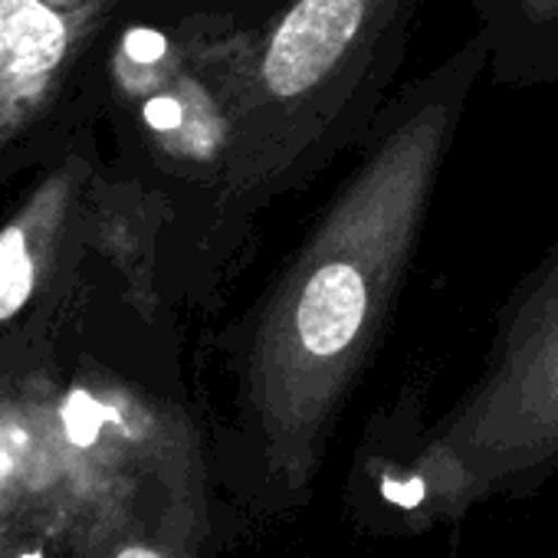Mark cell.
<instances>
[{"mask_svg":"<svg viewBox=\"0 0 558 558\" xmlns=\"http://www.w3.org/2000/svg\"><path fill=\"white\" fill-rule=\"evenodd\" d=\"M486 70L489 47L473 31L388 99L352 171L246 316L240 401L266 473L287 489L316 476L329 430L391 323Z\"/></svg>","mask_w":558,"mask_h":558,"instance_id":"1","label":"cell"},{"mask_svg":"<svg viewBox=\"0 0 558 558\" xmlns=\"http://www.w3.org/2000/svg\"><path fill=\"white\" fill-rule=\"evenodd\" d=\"M421 0H293L259 31L217 197L233 230L359 148L395 96Z\"/></svg>","mask_w":558,"mask_h":558,"instance_id":"2","label":"cell"},{"mask_svg":"<svg viewBox=\"0 0 558 558\" xmlns=\"http://www.w3.org/2000/svg\"><path fill=\"white\" fill-rule=\"evenodd\" d=\"M558 460V236L499 316L483 375L398 476V499L460 515Z\"/></svg>","mask_w":558,"mask_h":558,"instance_id":"3","label":"cell"},{"mask_svg":"<svg viewBox=\"0 0 558 558\" xmlns=\"http://www.w3.org/2000/svg\"><path fill=\"white\" fill-rule=\"evenodd\" d=\"M259 31L230 17H197L178 37L135 27L119 50L129 93L158 155L187 178L210 181L217 197L243 122Z\"/></svg>","mask_w":558,"mask_h":558,"instance_id":"4","label":"cell"},{"mask_svg":"<svg viewBox=\"0 0 558 558\" xmlns=\"http://www.w3.org/2000/svg\"><path fill=\"white\" fill-rule=\"evenodd\" d=\"M109 0H0V145L53 99Z\"/></svg>","mask_w":558,"mask_h":558,"instance_id":"5","label":"cell"},{"mask_svg":"<svg viewBox=\"0 0 558 558\" xmlns=\"http://www.w3.org/2000/svg\"><path fill=\"white\" fill-rule=\"evenodd\" d=\"M486 76L509 89L558 86V0H473Z\"/></svg>","mask_w":558,"mask_h":558,"instance_id":"6","label":"cell"},{"mask_svg":"<svg viewBox=\"0 0 558 558\" xmlns=\"http://www.w3.org/2000/svg\"><path fill=\"white\" fill-rule=\"evenodd\" d=\"M70 191V171H63L44 191H37L14 223L0 230V323H8L27 306L44 253L63 220Z\"/></svg>","mask_w":558,"mask_h":558,"instance_id":"7","label":"cell"},{"mask_svg":"<svg viewBox=\"0 0 558 558\" xmlns=\"http://www.w3.org/2000/svg\"><path fill=\"white\" fill-rule=\"evenodd\" d=\"M112 421H119V414H116L112 408L93 401V398L83 395V391H76V395L66 401V408H63V424H66V434H70V440H73L76 447H93L96 437H99V430H102L106 424H112Z\"/></svg>","mask_w":558,"mask_h":558,"instance_id":"8","label":"cell"},{"mask_svg":"<svg viewBox=\"0 0 558 558\" xmlns=\"http://www.w3.org/2000/svg\"><path fill=\"white\" fill-rule=\"evenodd\" d=\"M116 558H165V555L151 545H125Z\"/></svg>","mask_w":558,"mask_h":558,"instance_id":"9","label":"cell"},{"mask_svg":"<svg viewBox=\"0 0 558 558\" xmlns=\"http://www.w3.org/2000/svg\"><path fill=\"white\" fill-rule=\"evenodd\" d=\"M24 558H44L40 551H31V555H24Z\"/></svg>","mask_w":558,"mask_h":558,"instance_id":"10","label":"cell"}]
</instances>
